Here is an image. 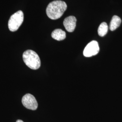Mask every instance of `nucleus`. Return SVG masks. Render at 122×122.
<instances>
[{
    "mask_svg": "<svg viewBox=\"0 0 122 122\" xmlns=\"http://www.w3.org/2000/svg\"><path fill=\"white\" fill-rule=\"evenodd\" d=\"M67 8V5L63 1L57 0L50 2L46 8V14L52 20H57L63 15Z\"/></svg>",
    "mask_w": 122,
    "mask_h": 122,
    "instance_id": "obj_1",
    "label": "nucleus"
},
{
    "mask_svg": "<svg viewBox=\"0 0 122 122\" xmlns=\"http://www.w3.org/2000/svg\"><path fill=\"white\" fill-rule=\"evenodd\" d=\"M23 59L27 66L33 70L38 69L41 61L38 54L32 50H27L23 54Z\"/></svg>",
    "mask_w": 122,
    "mask_h": 122,
    "instance_id": "obj_2",
    "label": "nucleus"
},
{
    "mask_svg": "<svg viewBox=\"0 0 122 122\" xmlns=\"http://www.w3.org/2000/svg\"><path fill=\"white\" fill-rule=\"evenodd\" d=\"M24 21V13L21 10H19L13 14L8 21L9 30L11 32L17 30Z\"/></svg>",
    "mask_w": 122,
    "mask_h": 122,
    "instance_id": "obj_3",
    "label": "nucleus"
},
{
    "mask_svg": "<svg viewBox=\"0 0 122 122\" xmlns=\"http://www.w3.org/2000/svg\"><path fill=\"white\" fill-rule=\"evenodd\" d=\"M100 51L98 43L93 40L87 44L83 51L85 57H91L97 54Z\"/></svg>",
    "mask_w": 122,
    "mask_h": 122,
    "instance_id": "obj_4",
    "label": "nucleus"
},
{
    "mask_svg": "<svg viewBox=\"0 0 122 122\" xmlns=\"http://www.w3.org/2000/svg\"><path fill=\"white\" fill-rule=\"evenodd\" d=\"M22 104L28 109L35 110L38 108L37 101L34 96L30 94H27L23 97Z\"/></svg>",
    "mask_w": 122,
    "mask_h": 122,
    "instance_id": "obj_5",
    "label": "nucleus"
},
{
    "mask_svg": "<svg viewBox=\"0 0 122 122\" xmlns=\"http://www.w3.org/2000/svg\"><path fill=\"white\" fill-rule=\"evenodd\" d=\"M76 19L74 16H69L66 18L63 21V25L66 30L69 32L74 31L76 26Z\"/></svg>",
    "mask_w": 122,
    "mask_h": 122,
    "instance_id": "obj_6",
    "label": "nucleus"
},
{
    "mask_svg": "<svg viewBox=\"0 0 122 122\" xmlns=\"http://www.w3.org/2000/svg\"><path fill=\"white\" fill-rule=\"evenodd\" d=\"M51 36L53 39L57 41H61L66 38V34L65 31L58 29L55 30L52 32Z\"/></svg>",
    "mask_w": 122,
    "mask_h": 122,
    "instance_id": "obj_7",
    "label": "nucleus"
},
{
    "mask_svg": "<svg viewBox=\"0 0 122 122\" xmlns=\"http://www.w3.org/2000/svg\"><path fill=\"white\" fill-rule=\"evenodd\" d=\"M121 23L120 18L117 15H114L111 20L109 29L110 30L114 31L116 30Z\"/></svg>",
    "mask_w": 122,
    "mask_h": 122,
    "instance_id": "obj_8",
    "label": "nucleus"
},
{
    "mask_svg": "<svg viewBox=\"0 0 122 122\" xmlns=\"http://www.w3.org/2000/svg\"><path fill=\"white\" fill-rule=\"evenodd\" d=\"M108 30V26L106 22H103L100 25L98 29V35L101 37L106 35Z\"/></svg>",
    "mask_w": 122,
    "mask_h": 122,
    "instance_id": "obj_9",
    "label": "nucleus"
},
{
    "mask_svg": "<svg viewBox=\"0 0 122 122\" xmlns=\"http://www.w3.org/2000/svg\"><path fill=\"white\" fill-rule=\"evenodd\" d=\"M16 122H24L21 120H17L16 121Z\"/></svg>",
    "mask_w": 122,
    "mask_h": 122,
    "instance_id": "obj_10",
    "label": "nucleus"
}]
</instances>
